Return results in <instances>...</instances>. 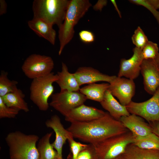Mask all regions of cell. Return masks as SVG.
<instances>
[{
  "mask_svg": "<svg viewBox=\"0 0 159 159\" xmlns=\"http://www.w3.org/2000/svg\"><path fill=\"white\" fill-rule=\"evenodd\" d=\"M119 120L134 137H143L153 133L150 125L143 118L134 114L122 117Z\"/></svg>",
  "mask_w": 159,
  "mask_h": 159,
  "instance_id": "15",
  "label": "cell"
},
{
  "mask_svg": "<svg viewBox=\"0 0 159 159\" xmlns=\"http://www.w3.org/2000/svg\"><path fill=\"white\" fill-rule=\"evenodd\" d=\"M7 72L2 70L0 75V97L13 92L17 87V81L10 80L8 77Z\"/></svg>",
  "mask_w": 159,
  "mask_h": 159,
  "instance_id": "25",
  "label": "cell"
},
{
  "mask_svg": "<svg viewBox=\"0 0 159 159\" xmlns=\"http://www.w3.org/2000/svg\"><path fill=\"white\" fill-rule=\"evenodd\" d=\"M57 74L58 79L56 82L60 88V90H66L70 91H79L80 86L74 73L69 71L68 68L64 63H62V70L58 72Z\"/></svg>",
  "mask_w": 159,
  "mask_h": 159,
  "instance_id": "19",
  "label": "cell"
},
{
  "mask_svg": "<svg viewBox=\"0 0 159 159\" xmlns=\"http://www.w3.org/2000/svg\"><path fill=\"white\" fill-rule=\"evenodd\" d=\"M110 1L112 3V4L113 5L115 9V10L117 12L120 17V18H121V12L118 8V7L115 1L114 0H110Z\"/></svg>",
  "mask_w": 159,
  "mask_h": 159,
  "instance_id": "37",
  "label": "cell"
},
{
  "mask_svg": "<svg viewBox=\"0 0 159 159\" xmlns=\"http://www.w3.org/2000/svg\"><path fill=\"white\" fill-rule=\"evenodd\" d=\"M39 139L37 135H26L19 131L9 133L5 139L10 159H39L36 145Z\"/></svg>",
  "mask_w": 159,
  "mask_h": 159,
  "instance_id": "3",
  "label": "cell"
},
{
  "mask_svg": "<svg viewBox=\"0 0 159 159\" xmlns=\"http://www.w3.org/2000/svg\"><path fill=\"white\" fill-rule=\"evenodd\" d=\"M45 125L47 127L53 129L55 133V140L52 145L57 151L59 159H62L63 146L68 138L72 135L64 128L60 118L57 115L52 116L47 120L45 122Z\"/></svg>",
  "mask_w": 159,
  "mask_h": 159,
  "instance_id": "14",
  "label": "cell"
},
{
  "mask_svg": "<svg viewBox=\"0 0 159 159\" xmlns=\"http://www.w3.org/2000/svg\"><path fill=\"white\" fill-rule=\"evenodd\" d=\"M107 0H99L93 6V9L95 11H101L103 8L107 5Z\"/></svg>",
  "mask_w": 159,
  "mask_h": 159,
  "instance_id": "33",
  "label": "cell"
},
{
  "mask_svg": "<svg viewBox=\"0 0 159 159\" xmlns=\"http://www.w3.org/2000/svg\"><path fill=\"white\" fill-rule=\"evenodd\" d=\"M134 137L132 144L138 147L146 149L159 150V137L154 133L143 137Z\"/></svg>",
  "mask_w": 159,
  "mask_h": 159,
  "instance_id": "24",
  "label": "cell"
},
{
  "mask_svg": "<svg viewBox=\"0 0 159 159\" xmlns=\"http://www.w3.org/2000/svg\"><path fill=\"white\" fill-rule=\"evenodd\" d=\"M67 140L72 154L71 159H77L80 153L86 148L88 145L82 144L74 140L72 135L69 137L67 139Z\"/></svg>",
  "mask_w": 159,
  "mask_h": 159,
  "instance_id": "29",
  "label": "cell"
},
{
  "mask_svg": "<svg viewBox=\"0 0 159 159\" xmlns=\"http://www.w3.org/2000/svg\"><path fill=\"white\" fill-rule=\"evenodd\" d=\"M7 9V4L4 0H0V15L6 14Z\"/></svg>",
  "mask_w": 159,
  "mask_h": 159,
  "instance_id": "35",
  "label": "cell"
},
{
  "mask_svg": "<svg viewBox=\"0 0 159 159\" xmlns=\"http://www.w3.org/2000/svg\"><path fill=\"white\" fill-rule=\"evenodd\" d=\"M19 111L7 106L0 97V118H13L18 114Z\"/></svg>",
  "mask_w": 159,
  "mask_h": 159,
  "instance_id": "28",
  "label": "cell"
},
{
  "mask_svg": "<svg viewBox=\"0 0 159 159\" xmlns=\"http://www.w3.org/2000/svg\"><path fill=\"white\" fill-rule=\"evenodd\" d=\"M148 3L156 10L159 9V0H147Z\"/></svg>",
  "mask_w": 159,
  "mask_h": 159,
  "instance_id": "36",
  "label": "cell"
},
{
  "mask_svg": "<svg viewBox=\"0 0 159 159\" xmlns=\"http://www.w3.org/2000/svg\"><path fill=\"white\" fill-rule=\"evenodd\" d=\"M115 159H122L121 155L118 156V157L115 158Z\"/></svg>",
  "mask_w": 159,
  "mask_h": 159,
  "instance_id": "39",
  "label": "cell"
},
{
  "mask_svg": "<svg viewBox=\"0 0 159 159\" xmlns=\"http://www.w3.org/2000/svg\"><path fill=\"white\" fill-rule=\"evenodd\" d=\"M158 67H159V66H158Z\"/></svg>",
  "mask_w": 159,
  "mask_h": 159,
  "instance_id": "41",
  "label": "cell"
},
{
  "mask_svg": "<svg viewBox=\"0 0 159 159\" xmlns=\"http://www.w3.org/2000/svg\"><path fill=\"white\" fill-rule=\"evenodd\" d=\"M63 159V158H62V159Z\"/></svg>",
  "mask_w": 159,
  "mask_h": 159,
  "instance_id": "40",
  "label": "cell"
},
{
  "mask_svg": "<svg viewBox=\"0 0 159 159\" xmlns=\"http://www.w3.org/2000/svg\"><path fill=\"white\" fill-rule=\"evenodd\" d=\"M67 130L77 138L93 145L129 130L108 112L103 117L88 122H73Z\"/></svg>",
  "mask_w": 159,
  "mask_h": 159,
  "instance_id": "1",
  "label": "cell"
},
{
  "mask_svg": "<svg viewBox=\"0 0 159 159\" xmlns=\"http://www.w3.org/2000/svg\"><path fill=\"white\" fill-rule=\"evenodd\" d=\"M149 123L152 127L153 132L159 137V121H155Z\"/></svg>",
  "mask_w": 159,
  "mask_h": 159,
  "instance_id": "34",
  "label": "cell"
},
{
  "mask_svg": "<svg viewBox=\"0 0 159 159\" xmlns=\"http://www.w3.org/2000/svg\"><path fill=\"white\" fill-rule=\"evenodd\" d=\"M80 40L85 43H90L93 42L95 39L94 34L90 31L82 30L79 34Z\"/></svg>",
  "mask_w": 159,
  "mask_h": 159,
  "instance_id": "32",
  "label": "cell"
},
{
  "mask_svg": "<svg viewBox=\"0 0 159 159\" xmlns=\"http://www.w3.org/2000/svg\"><path fill=\"white\" fill-rule=\"evenodd\" d=\"M54 66L53 60L51 57L34 54L26 59L21 69L27 77L33 80L49 74L52 72Z\"/></svg>",
  "mask_w": 159,
  "mask_h": 159,
  "instance_id": "7",
  "label": "cell"
},
{
  "mask_svg": "<svg viewBox=\"0 0 159 159\" xmlns=\"http://www.w3.org/2000/svg\"><path fill=\"white\" fill-rule=\"evenodd\" d=\"M109 84L108 90L122 105L126 106L132 101L135 91L134 80L116 76Z\"/></svg>",
  "mask_w": 159,
  "mask_h": 159,
  "instance_id": "10",
  "label": "cell"
},
{
  "mask_svg": "<svg viewBox=\"0 0 159 159\" xmlns=\"http://www.w3.org/2000/svg\"><path fill=\"white\" fill-rule=\"evenodd\" d=\"M74 74L80 86L100 81L109 83L116 77L103 74L94 68L87 67H79Z\"/></svg>",
  "mask_w": 159,
  "mask_h": 159,
  "instance_id": "16",
  "label": "cell"
},
{
  "mask_svg": "<svg viewBox=\"0 0 159 159\" xmlns=\"http://www.w3.org/2000/svg\"><path fill=\"white\" fill-rule=\"evenodd\" d=\"M58 79L57 74L52 72L43 77L32 80L30 87V99L42 111L49 108V98L53 94L54 87L53 84Z\"/></svg>",
  "mask_w": 159,
  "mask_h": 159,
  "instance_id": "5",
  "label": "cell"
},
{
  "mask_svg": "<svg viewBox=\"0 0 159 159\" xmlns=\"http://www.w3.org/2000/svg\"><path fill=\"white\" fill-rule=\"evenodd\" d=\"M105 113L102 110L83 104L72 110L65 118L66 121L71 123L88 122L101 117Z\"/></svg>",
  "mask_w": 159,
  "mask_h": 159,
  "instance_id": "13",
  "label": "cell"
},
{
  "mask_svg": "<svg viewBox=\"0 0 159 159\" xmlns=\"http://www.w3.org/2000/svg\"><path fill=\"white\" fill-rule=\"evenodd\" d=\"M121 156L122 159H159V150L143 149L131 143Z\"/></svg>",
  "mask_w": 159,
  "mask_h": 159,
  "instance_id": "20",
  "label": "cell"
},
{
  "mask_svg": "<svg viewBox=\"0 0 159 159\" xmlns=\"http://www.w3.org/2000/svg\"><path fill=\"white\" fill-rule=\"evenodd\" d=\"M51 106L65 117L72 110L84 104L87 98L79 91L60 90L59 92L53 94Z\"/></svg>",
  "mask_w": 159,
  "mask_h": 159,
  "instance_id": "8",
  "label": "cell"
},
{
  "mask_svg": "<svg viewBox=\"0 0 159 159\" xmlns=\"http://www.w3.org/2000/svg\"><path fill=\"white\" fill-rule=\"evenodd\" d=\"M92 6L88 0H70L64 20L58 28L60 55L65 46L73 38L74 26L77 24Z\"/></svg>",
  "mask_w": 159,
  "mask_h": 159,
  "instance_id": "2",
  "label": "cell"
},
{
  "mask_svg": "<svg viewBox=\"0 0 159 159\" xmlns=\"http://www.w3.org/2000/svg\"><path fill=\"white\" fill-rule=\"evenodd\" d=\"M69 0H34L33 18L42 19L59 28L63 23L69 5Z\"/></svg>",
  "mask_w": 159,
  "mask_h": 159,
  "instance_id": "4",
  "label": "cell"
},
{
  "mask_svg": "<svg viewBox=\"0 0 159 159\" xmlns=\"http://www.w3.org/2000/svg\"><path fill=\"white\" fill-rule=\"evenodd\" d=\"M158 44L152 41H149L142 49V54L143 59H155L159 54Z\"/></svg>",
  "mask_w": 159,
  "mask_h": 159,
  "instance_id": "26",
  "label": "cell"
},
{
  "mask_svg": "<svg viewBox=\"0 0 159 159\" xmlns=\"http://www.w3.org/2000/svg\"><path fill=\"white\" fill-rule=\"evenodd\" d=\"M100 103L102 107L116 120H119L122 117L130 114L126 106L119 102L108 90L106 91L104 99Z\"/></svg>",
  "mask_w": 159,
  "mask_h": 159,
  "instance_id": "18",
  "label": "cell"
},
{
  "mask_svg": "<svg viewBox=\"0 0 159 159\" xmlns=\"http://www.w3.org/2000/svg\"><path fill=\"white\" fill-rule=\"evenodd\" d=\"M133 43L136 47L142 49L149 41L144 32L140 26L135 31L131 37Z\"/></svg>",
  "mask_w": 159,
  "mask_h": 159,
  "instance_id": "27",
  "label": "cell"
},
{
  "mask_svg": "<svg viewBox=\"0 0 159 159\" xmlns=\"http://www.w3.org/2000/svg\"><path fill=\"white\" fill-rule=\"evenodd\" d=\"M155 63L158 66H159V54L156 58L154 60Z\"/></svg>",
  "mask_w": 159,
  "mask_h": 159,
  "instance_id": "38",
  "label": "cell"
},
{
  "mask_svg": "<svg viewBox=\"0 0 159 159\" xmlns=\"http://www.w3.org/2000/svg\"><path fill=\"white\" fill-rule=\"evenodd\" d=\"M52 132L47 133L40 139L37 145L39 159H60L58 153L50 142Z\"/></svg>",
  "mask_w": 159,
  "mask_h": 159,
  "instance_id": "23",
  "label": "cell"
},
{
  "mask_svg": "<svg viewBox=\"0 0 159 159\" xmlns=\"http://www.w3.org/2000/svg\"><path fill=\"white\" fill-rule=\"evenodd\" d=\"M77 159H98L95 145L92 144H88L80 153Z\"/></svg>",
  "mask_w": 159,
  "mask_h": 159,
  "instance_id": "30",
  "label": "cell"
},
{
  "mask_svg": "<svg viewBox=\"0 0 159 159\" xmlns=\"http://www.w3.org/2000/svg\"><path fill=\"white\" fill-rule=\"evenodd\" d=\"M132 57L128 59H121L117 77H125L134 80L140 72L141 66L143 60L142 49L136 47L133 50Z\"/></svg>",
  "mask_w": 159,
  "mask_h": 159,
  "instance_id": "11",
  "label": "cell"
},
{
  "mask_svg": "<svg viewBox=\"0 0 159 159\" xmlns=\"http://www.w3.org/2000/svg\"><path fill=\"white\" fill-rule=\"evenodd\" d=\"M140 72L143 79L144 89L153 95L159 87V68L153 59H143Z\"/></svg>",
  "mask_w": 159,
  "mask_h": 159,
  "instance_id": "12",
  "label": "cell"
},
{
  "mask_svg": "<svg viewBox=\"0 0 159 159\" xmlns=\"http://www.w3.org/2000/svg\"><path fill=\"white\" fill-rule=\"evenodd\" d=\"M25 96L22 91L16 87L13 92L0 97L8 107L27 112L29 110L27 103L24 100Z\"/></svg>",
  "mask_w": 159,
  "mask_h": 159,
  "instance_id": "21",
  "label": "cell"
},
{
  "mask_svg": "<svg viewBox=\"0 0 159 159\" xmlns=\"http://www.w3.org/2000/svg\"><path fill=\"white\" fill-rule=\"evenodd\" d=\"M109 83H93L80 88L79 91L87 99L101 102L103 100L105 93L108 90Z\"/></svg>",
  "mask_w": 159,
  "mask_h": 159,
  "instance_id": "22",
  "label": "cell"
},
{
  "mask_svg": "<svg viewBox=\"0 0 159 159\" xmlns=\"http://www.w3.org/2000/svg\"><path fill=\"white\" fill-rule=\"evenodd\" d=\"M129 1L133 4L142 6L149 10L159 24V11L152 7L148 3L147 0H130Z\"/></svg>",
  "mask_w": 159,
  "mask_h": 159,
  "instance_id": "31",
  "label": "cell"
},
{
  "mask_svg": "<svg viewBox=\"0 0 159 159\" xmlns=\"http://www.w3.org/2000/svg\"><path fill=\"white\" fill-rule=\"evenodd\" d=\"M134 140L132 134L129 131L94 145L98 159H115L122 155L127 146L132 143Z\"/></svg>",
  "mask_w": 159,
  "mask_h": 159,
  "instance_id": "6",
  "label": "cell"
},
{
  "mask_svg": "<svg viewBox=\"0 0 159 159\" xmlns=\"http://www.w3.org/2000/svg\"><path fill=\"white\" fill-rule=\"evenodd\" d=\"M153 95L143 102H131L126 106L128 112L144 118L149 123L159 121V87Z\"/></svg>",
  "mask_w": 159,
  "mask_h": 159,
  "instance_id": "9",
  "label": "cell"
},
{
  "mask_svg": "<svg viewBox=\"0 0 159 159\" xmlns=\"http://www.w3.org/2000/svg\"><path fill=\"white\" fill-rule=\"evenodd\" d=\"M27 24L29 27L39 37L53 45L55 44L56 32L53 25L42 19L35 18L28 21Z\"/></svg>",
  "mask_w": 159,
  "mask_h": 159,
  "instance_id": "17",
  "label": "cell"
}]
</instances>
